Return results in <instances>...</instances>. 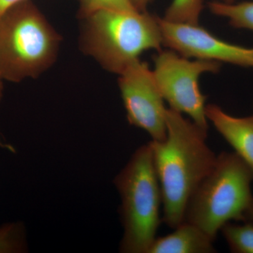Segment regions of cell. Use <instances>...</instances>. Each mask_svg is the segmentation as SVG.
Instances as JSON below:
<instances>
[{
    "label": "cell",
    "mask_w": 253,
    "mask_h": 253,
    "mask_svg": "<svg viewBox=\"0 0 253 253\" xmlns=\"http://www.w3.org/2000/svg\"><path fill=\"white\" fill-rule=\"evenodd\" d=\"M251 169L235 152L223 151L191 195L184 221L197 226L212 240L226 223L244 221L253 199Z\"/></svg>",
    "instance_id": "cell-5"
},
{
    "label": "cell",
    "mask_w": 253,
    "mask_h": 253,
    "mask_svg": "<svg viewBox=\"0 0 253 253\" xmlns=\"http://www.w3.org/2000/svg\"><path fill=\"white\" fill-rule=\"evenodd\" d=\"M153 0H130L131 4L137 11H146L147 6Z\"/></svg>",
    "instance_id": "cell-16"
},
{
    "label": "cell",
    "mask_w": 253,
    "mask_h": 253,
    "mask_svg": "<svg viewBox=\"0 0 253 253\" xmlns=\"http://www.w3.org/2000/svg\"><path fill=\"white\" fill-rule=\"evenodd\" d=\"M61 38L31 0L0 16V77L19 83L39 77L55 63Z\"/></svg>",
    "instance_id": "cell-3"
},
{
    "label": "cell",
    "mask_w": 253,
    "mask_h": 253,
    "mask_svg": "<svg viewBox=\"0 0 253 253\" xmlns=\"http://www.w3.org/2000/svg\"><path fill=\"white\" fill-rule=\"evenodd\" d=\"M81 20L82 51L109 72L120 75L144 51L162 50L159 17L147 11L101 10Z\"/></svg>",
    "instance_id": "cell-2"
},
{
    "label": "cell",
    "mask_w": 253,
    "mask_h": 253,
    "mask_svg": "<svg viewBox=\"0 0 253 253\" xmlns=\"http://www.w3.org/2000/svg\"><path fill=\"white\" fill-rule=\"evenodd\" d=\"M243 222L236 224L229 221L221 228L220 231L231 252L253 253V224Z\"/></svg>",
    "instance_id": "cell-12"
},
{
    "label": "cell",
    "mask_w": 253,
    "mask_h": 253,
    "mask_svg": "<svg viewBox=\"0 0 253 253\" xmlns=\"http://www.w3.org/2000/svg\"><path fill=\"white\" fill-rule=\"evenodd\" d=\"M118 76L128 123L149 133L152 141L166 139L167 109L149 64L137 60Z\"/></svg>",
    "instance_id": "cell-7"
},
{
    "label": "cell",
    "mask_w": 253,
    "mask_h": 253,
    "mask_svg": "<svg viewBox=\"0 0 253 253\" xmlns=\"http://www.w3.org/2000/svg\"><path fill=\"white\" fill-rule=\"evenodd\" d=\"M208 6L213 14L226 18L232 27L253 31V1H212Z\"/></svg>",
    "instance_id": "cell-11"
},
{
    "label": "cell",
    "mask_w": 253,
    "mask_h": 253,
    "mask_svg": "<svg viewBox=\"0 0 253 253\" xmlns=\"http://www.w3.org/2000/svg\"><path fill=\"white\" fill-rule=\"evenodd\" d=\"M22 1L23 0H0V16L4 14L10 8Z\"/></svg>",
    "instance_id": "cell-15"
},
{
    "label": "cell",
    "mask_w": 253,
    "mask_h": 253,
    "mask_svg": "<svg viewBox=\"0 0 253 253\" xmlns=\"http://www.w3.org/2000/svg\"><path fill=\"white\" fill-rule=\"evenodd\" d=\"M27 251L22 224L11 223L0 227V253H23Z\"/></svg>",
    "instance_id": "cell-13"
},
{
    "label": "cell",
    "mask_w": 253,
    "mask_h": 253,
    "mask_svg": "<svg viewBox=\"0 0 253 253\" xmlns=\"http://www.w3.org/2000/svg\"><path fill=\"white\" fill-rule=\"evenodd\" d=\"M214 240L200 228L184 221L167 236L156 237L148 253H216Z\"/></svg>",
    "instance_id": "cell-10"
},
{
    "label": "cell",
    "mask_w": 253,
    "mask_h": 253,
    "mask_svg": "<svg viewBox=\"0 0 253 253\" xmlns=\"http://www.w3.org/2000/svg\"><path fill=\"white\" fill-rule=\"evenodd\" d=\"M163 46L184 57L253 68V47L219 39L199 24L170 22L159 17Z\"/></svg>",
    "instance_id": "cell-8"
},
{
    "label": "cell",
    "mask_w": 253,
    "mask_h": 253,
    "mask_svg": "<svg viewBox=\"0 0 253 253\" xmlns=\"http://www.w3.org/2000/svg\"><path fill=\"white\" fill-rule=\"evenodd\" d=\"M78 16L81 19L101 10L121 11H139L131 4L130 0H78Z\"/></svg>",
    "instance_id": "cell-14"
},
{
    "label": "cell",
    "mask_w": 253,
    "mask_h": 253,
    "mask_svg": "<svg viewBox=\"0 0 253 253\" xmlns=\"http://www.w3.org/2000/svg\"><path fill=\"white\" fill-rule=\"evenodd\" d=\"M236 0H224V1H226V2H234Z\"/></svg>",
    "instance_id": "cell-20"
},
{
    "label": "cell",
    "mask_w": 253,
    "mask_h": 253,
    "mask_svg": "<svg viewBox=\"0 0 253 253\" xmlns=\"http://www.w3.org/2000/svg\"><path fill=\"white\" fill-rule=\"evenodd\" d=\"M113 184L121 200L119 212L123 234L120 252L148 253L162 221L163 205L149 142L134 151Z\"/></svg>",
    "instance_id": "cell-4"
},
{
    "label": "cell",
    "mask_w": 253,
    "mask_h": 253,
    "mask_svg": "<svg viewBox=\"0 0 253 253\" xmlns=\"http://www.w3.org/2000/svg\"><path fill=\"white\" fill-rule=\"evenodd\" d=\"M0 147L4 149L9 150L11 152H14L15 151L14 148L13 147V146H11V145L9 144H6V143L3 142L1 138H0Z\"/></svg>",
    "instance_id": "cell-18"
},
{
    "label": "cell",
    "mask_w": 253,
    "mask_h": 253,
    "mask_svg": "<svg viewBox=\"0 0 253 253\" xmlns=\"http://www.w3.org/2000/svg\"><path fill=\"white\" fill-rule=\"evenodd\" d=\"M166 139L149 143L162 192V221L175 229L184 221L190 198L214 167L217 156L206 143L208 131L171 109L166 110Z\"/></svg>",
    "instance_id": "cell-1"
},
{
    "label": "cell",
    "mask_w": 253,
    "mask_h": 253,
    "mask_svg": "<svg viewBox=\"0 0 253 253\" xmlns=\"http://www.w3.org/2000/svg\"><path fill=\"white\" fill-rule=\"evenodd\" d=\"M3 95V84H2V79L0 77V101H1V98H2Z\"/></svg>",
    "instance_id": "cell-19"
},
{
    "label": "cell",
    "mask_w": 253,
    "mask_h": 253,
    "mask_svg": "<svg viewBox=\"0 0 253 253\" xmlns=\"http://www.w3.org/2000/svg\"><path fill=\"white\" fill-rule=\"evenodd\" d=\"M206 116L251 169L253 176V115L234 117L216 104L206 106Z\"/></svg>",
    "instance_id": "cell-9"
},
{
    "label": "cell",
    "mask_w": 253,
    "mask_h": 253,
    "mask_svg": "<svg viewBox=\"0 0 253 253\" xmlns=\"http://www.w3.org/2000/svg\"><path fill=\"white\" fill-rule=\"evenodd\" d=\"M154 61L155 80L169 109L187 115L195 124L208 131L207 96L200 89L199 78L204 73L219 72L221 63L209 60L191 61L170 49L158 51Z\"/></svg>",
    "instance_id": "cell-6"
},
{
    "label": "cell",
    "mask_w": 253,
    "mask_h": 253,
    "mask_svg": "<svg viewBox=\"0 0 253 253\" xmlns=\"http://www.w3.org/2000/svg\"><path fill=\"white\" fill-rule=\"evenodd\" d=\"M244 221H249L253 224V199L245 212Z\"/></svg>",
    "instance_id": "cell-17"
}]
</instances>
